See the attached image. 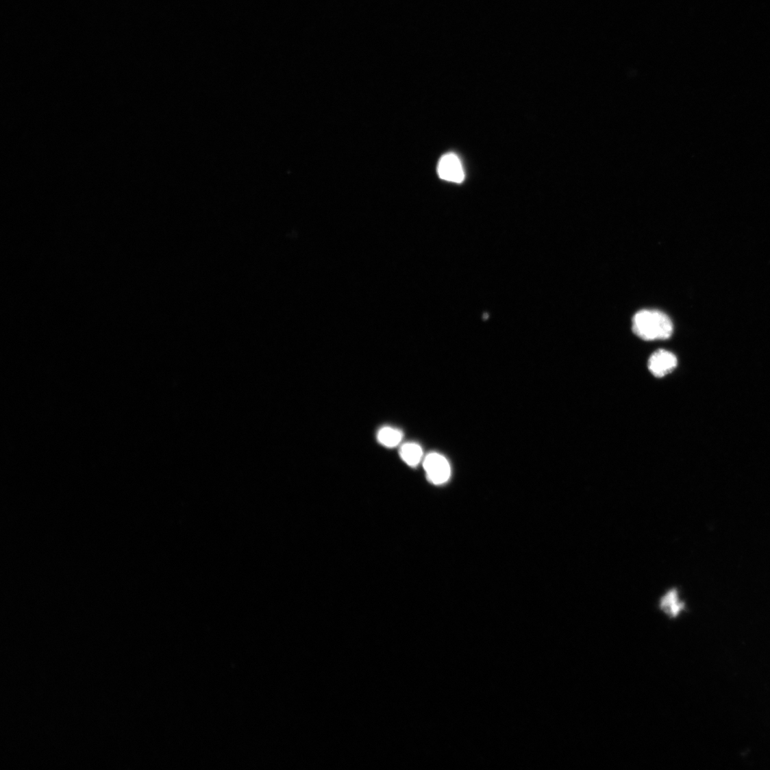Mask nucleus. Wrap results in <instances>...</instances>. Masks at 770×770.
<instances>
[{
    "label": "nucleus",
    "instance_id": "1",
    "mask_svg": "<svg viewBox=\"0 0 770 770\" xmlns=\"http://www.w3.org/2000/svg\"><path fill=\"white\" fill-rule=\"evenodd\" d=\"M633 331L643 340H667L673 334V325L667 314L661 311L643 310L634 317Z\"/></svg>",
    "mask_w": 770,
    "mask_h": 770
},
{
    "label": "nucleus",
    "instance_id": "2",
    "mask_svg": "<svg viewBox=\"0 0 770 770\" xmlns=\"http://www.w3.org/2000/svg\"><path fill=\"white\" fill-rule=\"evenodd\" d=\"M427 479L434 484L446 483L451 475V467L447 460L438 453H430L423 461Z\"/></svg>",
    "mask_w": 770,
    "mask_h": 770
},
{
    "label": "nucleus",
    "instance_id": "3",
    "mask_svg": "<svg viewBox=\"0 0 770 770\" xmlns=\"http://www.w3.org/2000/svg\"><path fill=\"white\" fill-rule=\"evenodd\" d=\"M437 173L440 179L454 183H462L464 172L460 160L454 153L444 155L437 166Z\"/></svg>",
    "mask_w": 770,
    "mask_h": 770
},
{
    "label": "nucleus",
    "instance_id": "4",
    "mask_svg": "<svg viewBox=\"0 0 770 770\" xmlns=\"http://www.w3.org/2000/svg\"><path fill=\"white\" fill-rule=\"evenodd\" d=\"M678 366L675 356L666 349H658L647 362V367L656 377H663L673 373Z\"/></svg>",
    "mask_w": 770,
    "mask_h": 770
},
{
    "label": "nucleus",
    "instance_id": "5",
    "mask_svg": "<svg viewBox=\"0 0 770 770\" xmlns=\"http://www.w3.org/2000/svg\"><path fill=\"white\" fill-rule=\"evenodd\" d=\"M660 606L661 610L671 618L678 617L685 609V604L680 600L676 589H671L664 595L660 600Z\"/></svg>",
    "mask_w": 770,
    "mask_h": 770
},
{
    "label": "nucleus",
    "instance_id": "6",
    "mask_svg": "<svg viewBox=\"0 0 770 770\" xmlns=\"http://www.w3.org/2000/svg\"><path fill=\"white\" fill-rule=\"evenodd\" d=\"M399 455L401 460L408 465L414 467L421 462L423 458V451L419 445L410 443L401 447Z\"/></svg>",
    "mask_w": 770,
    "mask_h": 770
},
{
    "label": "nucleus",
    "instance_id": "7",
    "mask_svg": "<svg viewBox=\"0 0 770 770\" xmlns=\"http://www.w3.org/2000/svg\"><path fill=\"white\" fill-rule=\"evenodd\" d=\"M403 434L398 430L390 427H384L377 433V440L383 446L393 448L399 445Z\"/></svg>",
    "mask_w": 770,
    "mask_h": 770
}]
</instances>
